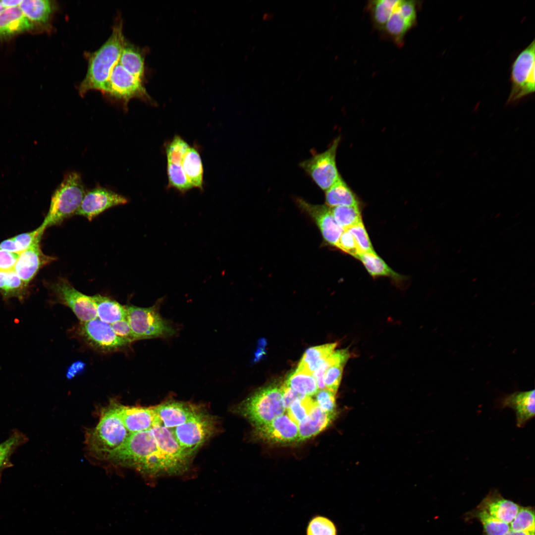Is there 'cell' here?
I'll return each mask as SVG.
<instances>
[{
    "instance_id": "obj_1",
    "label": "cell",
    "mask_w": 535,
    "mask_h": 535,
    "mask_svg": "<svg viewBox=\"0 0 535 535\" xmlns=\"http://www.w3.org/2000/svg\"><path fill=\"white\" fill-rule=\"evenodd\" d=\"M107 460L115 465L133 468L150 477L174 475L170 464L159 448L151 429L131 433L123 445Z\"/></svg>"
},
{
    "instance_id": "obj_2",
    "label": "cell",
    "mask_w": 535,
    "mask_h": 535,
    "mask_svg": "<svg viewBox=\"0 0 535 535\" xmlns=\"http://www.w3.org/2000/svg\"><path fill=\"white\" fill-rule=\"evenodd\" d=\"M122 22L118 19L106 42L88 58L87 73L80 83L78 91L83 96L96 90L104 93L110 74L118 63L125 40Z\"/></svg>"
},
{
    "instance_id": "obj_3",
    "label": "cell",
    "mask_w": 535,
    "mask_h": 535,
    "mask_svg": "<svg viewBox=\"0 0 535 535\" xmlns=\"http://www.w3.org/2000/svg\"><path fill=\"white\" fill-rule=\"evenodd\" d=\"M130 434L121 418L119 404H111L102 413L98 424L88 437L87 445L95 456L107 459L123 445Z\"/></svg>"
},
{
    "instance_id": "obj_4",
    "label": "cell",
    "mask_w": 535,
    "mask_h": 535,
    "mask_svg": "<svg viewBox=\"0 0 535 535\" xmlns=\"http://www.w3.org/2000/svg\"><path fill=\"white\" fill-rule=\"evenodd\" d=\"M85 193L79 173L72 171L65 174L53 194L49 211L42 224L47 228L58 225L76 214Z\"/></svg>"
},
{
    "instance_id": "obj_5",
    "label": "cell",
    "mask_w": 535,
    "mask_h": 535,
    "mask_svg": "<svg viewBox=\"0 0 535 535\" xmlns=\"http://www.w3.org/2000/svg\"><path fill=\"white\" fill-rule=\"evenodd\" d=\"M162 299H159L155 305L148 308L125 306L126 318L135 340L168 337L175 334V328L159 312Z\"/></svg>"
},
{
    "instance_id": "obj_6",
    "label": "cell",
    "mask_w": 535,
    "mask_h": 535,
    "mask_svg": "<svg viewBox=\"0 0 535 535\" xmlns=\"http://www.w3.org/2000/svg\"><path fill=\"white\" fill-rule=\"evenodd\" d=\"M281 387L270 385L263 388L247 399L242 412L256 427L266 424L284 414Z\"/></svg>"
},
{
    "instance_id": "obj_7",
    "label": "cell",
    "mask_w": 535,
    "mask_h": 535,
    "mask_svg": "<svg viewBox=\"0 0 535 535\" xmlns=\"http://www.w3.org/2000/svg\"><path fill=\"white\" fill-rule=\"evenodd\" d=\"M511 88L508 103H513L535 91V43L532 42L517 56L511 67Z\"/></svg>"
},
{
    "instance_id": "obj_8",
    "label": "cell",
    "mask_w": 535,
    "mask_h": 535,
    "mask_svg": "<svg viewBox=\"0 0 535 535\" xmlns=\"http://www.w3.org/2000/svg\"><path fill=\"white\" fill-rule=\"evenodd\" d=\"M171 429L180 446L193 456L214 432V423L212 417L201 409L185 423Z\"/></svg>"
},
{
    "instance_id": "obj_9",
    "label": "cell",
    "mask_w": 535,
    "mask_h": 535,
    "mask_svg": "<svg viewBox=\"0 0 535 535\" xmlns=\"http://www.w3.org/2000/svg\"><path fill=\"white\" fill-rule=\"evenodd\" d=\"M341 138H336L325 151L300 163V166L321 189L326 191L341 177L336 165L337 150Z\"/></svg>"
},
{
    "instance_id": "obj_10",
    "label": "cell",
    "mask_w": 535,
    "mask_h": 535,
    "mask_svg": "<svg viewBox=\"0 0 535 535\" xmlns=\"http://www.w3.org/2000/svg\"><path fill=\"white\" fill-rule=\"evenodd\" d=\"M104 94L120 101L125 107L134 98L154 104L143 85V80L128 72L118 62L110 74Z\"/></svg>"
},
{
    "instance_id": "obj_11",
    "label": "cell",
    "mask_w": 535,
    "mask_h": 535,
    "mask_svg": "<svg viewBox=\"0 0 535 535\" xmlns=\"http://www.w3.org/2000/svg\"><path fill=\"white\" fill-rule=\"evenodd\" d=\"M50 290L55 301L71 309L81 322L97 318L91 296L77 290L66 279L59 278L50 285Z\"/></svg>"
},
{
    "instance_id": "obj_12",
    "label": "cell",
    "mask_w": 535,
    "mask_h": 535,
    "mask_svg": "<svg viewBox=\"0 0 535 535\" xmlns=\"http://www.w3.org/2000/svg\"><path fill=\"white\" fill-rule=\"evenodd\" d=\"M79 330L80 336L88 345L103 352L119 351L131 343L118 336L110 324L98 318L81 322Z\"/></svg>"
},
{
    "instance_id": "obj_13",
    "label": "cell",
    "mask_w": 535,
    "mask_h": 535,
    "mask_svg": "<svg viewBox=\"0 0 535 535\" xmlns=\"http://www.w3.org/2000/svg\"><path fill=\"white\" fill-rule=\"evenodd\" d=\"M127 202L123 195L98 186L86 192L76 214L91 221L107 209Z\"/></svg>"
},
{
    "instance_id": "obj_14",
    "label": "cell",
    "mask_w": 535,
    "mask_h": 535,
    "mask_svg": "<svg viewBox=\"0 0 535 535\" xmlns=\"http://www.w3.org/2000/svg\"><path fill=\"white\" fill-rule=\"evenodd\" d=\"M418 4L414 0H399L381 31L401 46L406 33L416 24Z\"/></svg>"
},
{
    "instance_id": "obj_15",
    "label": "cell",
    "mask_w": 535,
    "mask_h": 535,
    "mask_svg": "<svg viewBox=\"0 0 535 535\" xmlns=\"http://www.w3.org/2000/svg\"><path fill=\"white\" fill-rule=\"evenodd\" d=\"M151 429L159 448L170 464L174 474H179L185 471L190 464L192 456L180 446L172 429L159 424Z\"/></svg>"
},
{
    "instance_id": "obj_16",
    "label": "cell",
    "mask_w": 535,
    "mask_h": 535,
    "mask_svg": "<svg viewBox=\"0 0 535 535\" xmlns=\"http://www.w3.org/2000/svg\"><path fill=\"white\" fill-rule=\"evenodd\" d=\"M296 202L315 220L325 241L336 247L344 230L335 221L331 208L325 205H313L301 198H297Z\"/></svg>"
},
{
    "instance_id": "obj_17",
    "label": "cell",
    "mask_w": 535,
    "mask_h": 535,
    "mask_svg": "<svg viewBox=\"0 0 535 535\" xmlns=\"http://www.w3.org/2000/svg\"><path fill=\"white\" fill-rule=\"evenodd\" d=\"M38 238L32 246L19 255L13 270L28 285L39 270L55 260V257L45 255L42 251Z\"/></svg>"
},
{
    "instance_id": "obj_18",
    "label": "cell",
    "mask_w": 535,
    "mask_h": 535,
    "mask_svg": "<svg viewBox=\"0 0 535 535\" xmlns=\"http://www.w3.org/2000/svg\"><path fill=\"white\" fill-rule=\"evenodd\" d=\"M257 435L267 441L277 443H291L298 440V426L285 413L271 422L257 427Z\"/></svg>"
},
{
    "instance_id": "obj_19",
    "label": "cell",
    "mask_w": 535,
    "mask_h": 535,
    "mask_svg": "<svg viewBox=\"0 0 535 535\" xmlns=\"http://www.w3.org/2000/svg\"><path fill=\"white\" fill-rule=\"evenodd\" d=\"M160 424L172 429L185 423L201 408L187 403L170 401L154 407Z\"/></svg>"
},
{
    "instance_id": "obj_20",
    "label": "cell",
    "mask_w": 535,
    "mask_h": 535,
    "mask_svg": "<svg viewBox=\"0 0 535 535\" xmlns=\"http://www.w3.org/2000/svg\"><path fill=\"white\" fill-rule=\"evenodd\" d=\"M121 418L130 433L147 430L161 424L153 407L128 406L119 404Z\"/></svg>"
},
{
    "instance_id": "obj_21",
    "label": "cell",
    "mask_w": 535,
    "mask_h": 535,
    "mask_svg": "<svg viewBox=\"0 0 535 535\" xmlns=\"http://www.w3.org/2000/svg\"><path fill=\"white\" fill-rule=\"evenodd\" d=\"M500 408L513 409L516 416V424L523 428L533 418L535 414V391L532 390L515 392L502 397L499 401Z\"/></svg>"
},
{
    "instance_id": "obj_22",
    "label": "cell",
    "mask_w": 535,
    "mask_h": 535,
    "mask_svg": "<svg viewBox=\"0 0 535 535\" xmlns=\"http://www.w3.org/2000/svg\"><path fill=\"white\" fill-rule=\"evenodd\" d=\"M478 507L485 510L496 519L510 524L516 516L520 506L504 498L496 489L489 491Z\"/></svg>"
},
{
    "instance_id": "obj_23",
    "label": "cell",
    "mask_w": 535,
    "mask_h": 535,
    "mask_svg": "<svg viewBox=\"0 0 535 535\" xmlns=\"http://www.w3.org/2000/svg\"><path fill=\"white\" fill-rule=\"evenodd\" d=\"M35 25L19 6L4 8L0 13V41L32 30Z\"/></svg>"
},
{
    "instance_id": "obj_24",
    "label": "cell",
    "mask_w": 535,
    "mask_h": 535,
    "mask_svg": "<svg viewBox=\"0 0 535 535\" xmlns=\"http://www.w3.org/2000/svg\"><path fill=\"white\" fill-rule=\"evenodd\" d=\"M336 415V413L330 414L322 411L316 404L298 425V440H305L318 434L329 426Z\"/></svg>"
},
{
    "instance_id": "obj_25",
    "label": "cell",
    "mask_w": 535,
    "mask_h": 535,
    "mask_svg": "<svg viewBox=\"0 0 535 535\" xmlns=\"http://www.w3.org/2000/svg\"><path fill=\"white\" fill-rule=\"evenodd\" d=\"M24 15L35 25L48 28L56 6L49 0H24L18 6Z\"/></svg>"
},
{
    "instance_id": "obj_26",
    "label": "cell",
    "mask_w": 535,
    "mask_h": 535,
    "mask_svg": "<svg viewBox=\"0 0 535 535\" xmlns=\"http://www.w3.org/2000/svg\"><path fill=\"white\" fill-rule=\"evenodd\" d=\"M91 297L95 306L97 317L102 321L112 324L126 318L125 306L100 294Z\"/></svg>"
},
{
    "instance_id": "obj_27",
    "label": "cell",
    "mask_w": 535,
    "mask_h": 535,
    "mask_svg": "<svg viewBox=\"0 0 535 535\" xmlns=\"http://www.w3.org/2000/svg\"><path fill=\"white\" fill-rule=\"evenodd\" d=\"M337 343H328L308 349L296 370L312 374L333 352Z\"/></svg>"
},
{
    "instance_id": "obj_28",
    "label": "cell",
    "mask_w": 535,
    "mask_h": 535,
    "mask_svg": "<svg viewBox=\"0 0 535 535\" xmlns=\"http://www.w3.org/2000/svg\"><path fill=\"white\" fill-rule=\"evenodd\" d=\"M118 63L128 72L144 80L145 58L143 52L125 39Z\"/></svg>"
},
{
    "instance_id": "obj_29",
    "label": "cell",
    "mask_w": 535,
    "mask_h": 535,
    "mask_svg": "<svg viewBox=\"0 0 535 535\" xmlns=\"http://www.w3.org/2000/svg\"><path fill=\"white\" fill-rule=\"evenodd\" d=\"M181 166L193 187L203 190V163L200 154L195 148L190 147L183 159Z\"/></svg>"
},
{
    "instance_id": "obj_30",
    "label": "cell",
    "mask_w": 535,
    "mask_h": 535,
    "mask_svg": "<svg viewBox=\"0 0 535 535\" xmlns=\"http://www.w3.org/2000/svg\"><path fill=\"white\" fill-rule=\"evenodd\" d=\"M325 203L330 208L340 206H359L356 195L341 177L325 191Z\"/></svg>"
},
{
    "instance_id": "obj_31",
    "label": "cell",
    "mask_w": 535,
    "mask_h": 535,
    "mask_svg": "<svg viewBox=\"0 0 535 535\" xmlns=\"http://www.w3.org/2000/svg\"><path fill=\"white\" fill-rule=\"evenodd\" d=\"M27 287L13 270L0 271V293L4 299L14 297L22 300L26 295Z\"/></svg>"
},
{
    "instance_id": "obj_32",
    "label": "cell",
    "mask_w": 535,
    "mask_h": 535,
    "mask_svg": "<svg viewBox=\"0 0 535 535\" xmlns=\"http://www.w3.org/2000/svg\"><path fill=\"white\" fill-rule=\"evenodd\" d=\"M357 258L362 262L368 272L374 277L387 276L396 280L403 278L392 270L375 252L363 253Z\"/></svg>"
},
{
    "instance_id": "obj_33",
    "label": "cell",
    "mask_w": 535,
    "mask_h": 535,
    "mask_svg": "<svg viewBox=\"0 0 535 535\" xmlns=\"http://www.w3.org/2000/svg\"><path fill=\"white\" fill-rule=\"evenodd\" d=\"M28 439L18 429H13L7 439L0 443V481L3 471L12 466L10 461L12 455L18 447L25 443Z\"/></svg>"
},
{
    "instance_id": "obj_34",
    "label": "cell",
    "mask_w": 535,
    "mask_h": 535,
    "mask_svg": "<svg viewBox=\"0 0 535 535\" xmlns=\"http://www.w3.org/2000/svg\"><path fill=\"white\" fill-rule=\"evenodd\" d=\"M284 384L298 394L307 397L314 396L319 390L312 374L295 370L287 377Z\"/></svg>"
},
{
    "instance_id": "obj_35",
    "label": "cell",
    "mask_w": 535,
    "mask_h": 535,
    "mask_svg": "<svg viewBox=\"0 0 535 535\" xmlns=\"http://www.w3.org/2000/svg\"><path fill=\"white\" fill-rule=\"evenodd\" d=\"M399 0H372L368 4L373 22L381 31L393 12Z\"/></svg>"
},
{
    "instance_id": "obj_36",
    "label": "cell",
    "mask_w": 535,
    "mask_h": 535,
    "mask_svg": "<svg viewBox=\"0 0 535 535\" xmlns=\"http://www.w3.org/2000/svg\"><path fill=\"white\" fill-rule=\"evenodd\" d=\"M331 210L335 221L343 230L362 221L360 206H340Z\"/></svg>"
},
{
    "instance_id": "obj_37",
    "label": "cell",
    "mask_w": 535,
    "mask_h": 535,
    "mask_svg": "<svg viewBox=\"0 0 535 535\" xmlns=\"http://www.w3.org/2000/svg\"><path fill=\"white\" fill-rule=\"evenodd\" d=\"M475 517L482 525L486 535H505L510 530L509 525L494 518L485 510L477 507Z\"/></svg>"
},
{
    "instance_id": "obj_38",
    "label": "cell",
    "mask_w": 535,
    "mask_h": 535,
    "mask_svg": "<svg viewBox=\"0 0 535 535\" xmlns=\"http://www.w3.org/2000/svg\"><path fill=\"white\" fill-rule=\"evenodd\" d=\"M168 188H173L184 194L193 187L188 180L181 164L167 163Z\"/></svg>"
},
{
    "instance_id": "obj_39",
    "label": "cell",
    "mask_w": 535,
    "mask_h": 535,
    "mask_svg": "<svg viewBox=\"0 0 535 535\" xmlns=\"http://www.w3.org/2000/svg\"><path fill=\"white\" fill-rule=\"evenodd\" d=\"M316 405L312 397L303 396L294 401L286 411L290 419L298 425Z\"/></svg>"
},
{
    "instance_id": "obj_40",
    "label": "cell",
    "mask_w": 535,
    "mask_h": 535,
    "mask_svg": "<svg viewBox=\"0 0 535 535\" xmlns=\"http://www.w3.org/2000/svg\"><path fill=\"white\" fill-rule=\"evenodd\" d=\"M190 147L182 138L175 135L165 146L167 163L181 164L183 159Z\"/></svg>"
},
{
    "instance_id": "obj_41",
    "label": "cell",
    "mask_w": 535,
    "mask_h": 535,
    "mask_svg": "<svg viewBox=\"0 0 535 535\" xmlns=\"http://www.w3.org/2000/svg\"><path fill=\"white\" fill-rule=\"evenodd\" d=\"M510 530L519 531H535V511L530 507H521L509 524Z\"/></svg>"
},
{
    "instance_id": "obj_42",
    "label": "cell",
    "mask_w": 535,
    "mask_h": 535,
    "mask_svg": "<svg viewBox=\"0 0 535 535\" xmlns=\"http://www.w3.org/2000/svg\"><path fill=\"white\" fill-rule=\"evenodd\" d=\"M307 535H337V530L330 520L318 516L310 522L307 530Z\"/></svg>"
},
{
    "instance_id": "obj_43",
    "label": "cell",
    "mask_w": 535,
    "mask_h": 535,
    "mask_svg": "<svg viewBox=\"0 0 535 535\" xmlns=\"http://www.w3.org/2000/svg\"><path fill=\"white\" fill-rule=\"evenodd\" d=\"M346 362H340L335 363L325 372L324 383L325 388L336 394L341 382L343 370Z\"/></svg>"
},
{
    "instance_id": "obj_44",
    "label": "cell",
    "mask_w": 535,
    "mask_h": 535,
    "mask_svg": "<svg viewBox=\"0 0 535 535\" xmlns=\"http://www.w3.org/2000/svg\"><path fill=\"white\" fill-rule=\"evenodd\" d=\"M346 230L353 235L361 254L375 252L362 221Z\"/></svg>"
},
{
    "instance_id": "obj_45",
    "label": "cell",
    "mask_w": 535,
    "mask_h": 535,
    "mask_svg": "<svg viewBox=\"0 0 535 535\" xmlns=\"http://www.w3.org/2000/svg\"><path fill=\"white\" fill-rule=\"evenodd\" d=\"M335 395L334 393L325 388L319 389L314 395V400L320 409L326 413H336Z\"/></svg>"
},
{
    "instance_id": "obj_46",
    "label": "cell",
    "mask_w": 535,
    "mask_h": 535,
    "mask_svg": "<svg viewBox=\"0 0 535 535\" xmlns=\"http://www.w3.org/2000/svg\"><path fill=\"white\" fill-rule=\"evenodd\" d=\"M46 229V227L41 224L32 231L22 233L13 238L22 253L32 246L38 238L42 237Z\"/></svg>"
},
{
    "instance_id": "obj_47",
    "label": "cell",
    "mask_w": 535,
    "mask_h": 535,
    "mask_svg": "<svg viewBox=\"0 0 535 535\" xmlns=\"http://www.w3.org/2000/svg\"><path fill=\"white\" fill-rule=\"evenodd\" d=\"M336 247L356 258L361 254L353 235L347 230H343Z\"/></svg>"
},
{
    "instance_id": "obj_48",
    "label": "cell",
    "mask_w": 535,
    "mask_h": 535,
    "mask_svg": "<svg viewBox=\"0 0 535 535\" xmlns=\"http://www.w3.org/2000/svg\"><path fill=\"white\" fill-rule=\"evenodd\" d=\"M110 324L113 330L118 336L130 343L136 341L126 318Z\"/></svg>"
},
{
    "instance_id": "obj_49",
    "label": "cell",
    "mask_w": 535,
    "mask_h": 535,
    "mask_svg": "<svg viewBox=\"0 0 535 535\" xmlns=\"http://www.w3.org/2000/svg\"><path fill=\"white\" fill-rule=\"evenodd\" d=\"M19 254L0 249V271L12 270Z\"/></svg>"
},
{
    "instance_id": "obj_50",
    "label": "cell",
    "mask_w": 535,
    "mask_h": 535,
    "mask_svg": "<svg viewBox=\"0 0 535 535\" xmlns=\"http://www.w3.org/2000/svg\"><path fill=\"white\" fill-rule=\"evenodd\" d=\"M282 400L283 406L286 410L292 403L296 399L303 396L285 384L281 387Z\"/></svg>"
},
{
    "instance_id": "obj_51",
    "label": "cell",
    "mask_w": 535,
    "mask_h": 535,
    "mask_svg": "<svg viewBox=\"0 0 535 535\" xmlns=\"http://www.w3.org/2000/svg\"><path fill=\"white\" fill-rule=\"evenodd\" d=\"M0 249L19 255L22 253L13 237L0 243Z\"/></svg>"
},
{
    "instance_id": "obj_52",
    "label": "cell",
    "mask_w": 535,
    "mask_h": 535,
    "mask_svg": "<svg viewBox=\"0 0 535 535\" xmlns=\"http://www.w3.org/2000/svg\"><path fill=\"white\" fill-rule=\"evenodd\" d=\"M0 2L4 8H10L18 6L21 0H3Z\"/></svg>"
},
{
    "instance_id": "obj_53",
    "label": "cell",
    "mask_w": 535,
    "mask_h": 535,
    "mask_svg": "<svg viewBox=\"0 0 535 535\" xmlns=\"http://www.w3.org/2000/svg\"><path fill=\"white\" fill-rule=\"evenodd\" d=\"M505 535H535V531L516 532L510 530Z\"/></svg>"
},
{
    "instance_id": "obj_54",
    "label": "cell",
    "mask_w": 535,
    "mask_h": 535,
    "mask_svg": "<svg viewBox=\"0 0 535 535\" xmlns=\"http://www.w3.org/2000/svg\"><path fill=\"white\" fill-rule=\"evenodd\" d=\"M4 9V8L3 7V6H2V5H1V3L0 2V13Z\"/></svg>"
}]
</instances>
